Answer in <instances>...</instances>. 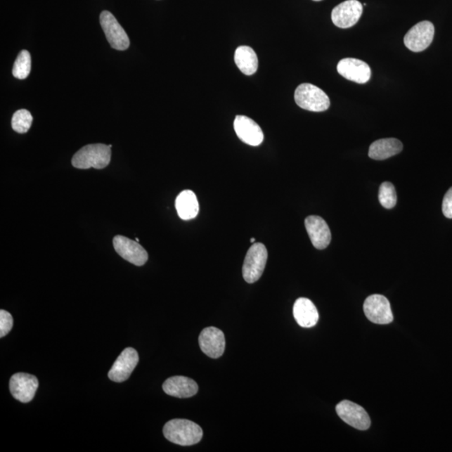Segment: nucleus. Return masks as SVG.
I'll return each instance as SVG.
<instances>
[{
    "mask_svg": "<svg viewBox=\"0 0 452 452\" xmlns=\"http://www.w3.org/2000/svg\"><path fill=\"white\" fill-rule=\"evenodd\" d=\"M235 63L240 71L247 76L257 72L258 69V58L256 52L249 46L237 48L235 53Z\"/></svg>",
    "mask_w": 452,
    "mask_h": 452,
    "instance_id": "nucleus-21",
    "label": "nucleus"
},
{
    "mask_svg": "<svg viewBox=\"0 0 452 452\" xmlns=\"http://www.w3.org/2000/svg\"><path fill=\"white\" fill-rule=\"evenodd\" d=\"M363 311L367 318L376 324H389L394 319L389 300L379 294L367 298L363 304Z\"/></svg>",
    "mask_w": 452,
    "mask_h": 452,
    "instance_id": "nucleus-7",
    "label": "nucleus"
},
{
    "mask_svg": "<svg viewBox=\"0 0 452 452\" xmlns=\"http://www.w3.org/2000/svg\"><path fill=\"white\" fill-rule=\"evenodd\" d=\"M200 349L209 358L221 357L226 349L224 332L217 328L209 327L201 332L199 337Z\"/></svg>",
    "mask_w": 452,
    "mask_h": 452,
    "instance_id": "nucleus-13",
    "label": "nucleus"
},
{
    "mask_svg": "<svg viewBox=\"0 0 452 452\" xmlns=\"http://www.w3.org/2000/svg\"><path fill=\"white\" fill-rule=\"evenodd\" d=\"M234 129L241 141L251 146H259L264 140L261 127L247 116H236Z\"/></svg>",
    "mask_w": 452,
    "mask_h": 452,
    "instance_id": "nucleus-15",
    "label": "nucleus"
},
{
    "mask_svg": "<svg viewBox=\"0 0 452 452\" xmlns=\"http://www.w3.org/2000/svg\"><path fill=\"white\" fill-rule=\"evenodd\" d=\"M179 217L183 221H190L198 216L200 212L199 201L194 192L183 191L175 201Z\"/></svg>",
    "mask_w": 452,
    "mask_h": 452,
    "instance_id": "nucleus-20",
    "label": "nucleus"
},
{
    "mask_svg": "<svg viewBox=\"0 0 452 452\" xmlns=\"http://www.w3.org/2000/svg\"><path fill=\"white\" fill-rule=\"evenodd\" d=\"M306 230L315 248L323 250L331 243L330 229L324 219L320 217L311 216L305 219Z\"/></svg>",
    "mask_w": 452,
    "mask_h": 452,
    "instance_id": "nucleus-16",
    "label": "nucleus"
},
{
    "mask_svg": "<svg viewBox=\"0 0 452 452\" xmlns=\"http://www.w3.org/2000/svg\"><path fill=\"white\" fill-rule=\"evenodd\" d=\"M14 324L12 315L6 310L0 311V337H6Z\"/></svg>",
    "mask_w": 452,
    "mask_h": 452,
    "instance_id": "nucleus-25",
    "label": "nucleus"
},
{
    "mask_svg": "<svg viewBox=\"0 0 452 452\" xmlns=\"http://www.w3.org/2000/svg\"><path fill=\"white\" fill-rule=\"evenodd\" d=\"M434 36L432 22L422 21L412 27L403 38L405 46L411 51L421 52L431 46Z\"/></svg>",
    "mask_w": 452,
    "mask_h": 452,
    "instance_id": "nucleus-6",
    "label": "nucleus"
},
{
    "mask_svg": "<svg viewBox=\"0 0 452 452\" xmlns=\"http://www.w3.org/2000/svg\"><path fill=\"white\" fill-rule=\"evenodd\" d=\"M337 415L345 423L361 431H366L370 427L371 420L366 410L361 406L349 401H343L336 406Z\"/></svg>",
    "mask_w": 452,
    "mask_h": 452,
    "instance_id": "nucleus-8",
    "label": "nucleus"
},
{
    "mask_svg": "<svg viewBox=\"0 0 452 452\" xmlns=\"http://www.w3.org/2000/svg\"><path fill=\"white\" fill-rule=\"evenodd\" d=\"M111 148L112 145L103 143L86 145L73 156L72 164L75 168L80 169H103L111 161Z\"/></svg>",
    "mask_w": 452,
    "mask_h": 452,
    "instance_id": "nucleus-2",
    "label": "nucleus"
},
{
    "mask_svg": "<svg viewBox=\"0 0 452 452\" xmlns=\"http://www.w3.org/2000/svg\"><path fill=\"white\" fill-rule=\"evenodd\" d=\"M293 315L298 325L306 328L314 327L319 319L318 311L313 302L305 297L298 298L295 302Z\"/></svg>",
    "mask_w": 452,
    "mask_h": 452,
    "instance_id": "nucleus-18",
    "label": "nucleus"
},
{
    "mask_svg": "<svg viewBox=\"0 0 452 452\" xmlns=\"http://www.w3.org/2000/svg\"><path fill=\"white\" fill-rule=\"evenodd\" d=\"M314 1H321V0H314Z\"/></svg>",
    "mask_w": 452,
    "mask_h": 452,
    "instance_id": "nucleus-28",
    "label": "nucleus"
},
{
    "mask_svg": "<svg viewBox=\"0 0 452 452\" xmlns=\"http://www.w3.org/2000/svg\"><path fill=\"white\" fill-rule=\"evenodd\" d=\"M294 99L298 107L306 111L321 112L330 107V100L325 92L310 83L298 86Z\"/></svg>",
    "mask_w": 452,
    "mask_h": 452,
    "instance_id": "nucleus-3",
    "label": "nucleus"
},
{
    "mask_svg": "<svg viewBox=\"0 0 452 452\" xmlns=\"http://www.w3.org/2000/svg\"><path fill=\"white\" fill-rule=\"evenodd\" d=\"M363 14V4L358 0H347L332 11V20L337 27L348 29L358 23Z\"/></svg>",
    "mask_w": 452,
    "mask_h": 452,
    "instance_id": "nucleus-9",
    "label": "nucleus"
},
{
    "mask_svg": "<svg viewBox=\"0 0 452 452\" xmlns=\"http://www.w3.org/2000/svg\"><path fill=\"white\" fill-rule=\"evenodd\" d=\"M164 434L167 440L174 444L188 446L199 443L203 437V431L193 421L175 419L165 424Z\"/></svg>",
    "mask_w": 452,
    "mask_h": 452,
    "instance_id": "nucleus-1",
    "label": "nucleus"
},
{
    "mask_svg": "<svg viewBox=\"0 0 452 452\" xmlns=\"http://www.w3.org/2000/svg\"><path fill=\"white\" fill-rule=\"evenodd\" d=\"M39 381L36 376L18 373L13 375L10 380V389L13 397L22 403H28L32 401L37 389Z\"/></svg>",
    "mask_w": 452,
    "mask_h": 452,
    "instance_id": "nucleus-11",
    "label": "nucleus"
},
{
    "mask_svg": "<svg viewBox=\"0 0 452 452\" xmlns=\"http://www.w3.org/2000/svg\"><path fill=\"white\" fill-rule=\"evenodd\" d=\"M251 243H254V238H252V239H251Z\"/></svg>",
    "mask_w": 452,
    "mask_h": 452,
    "instance_id": "nucleus-27",
    "label": "nucleus"
},
{
    "mask_svg": "<svg viewBox=\"0 0 452 452\" xmlns=\"http://www.w3.org/2000/svg\"><path fill=\"white\" fill-rule=\"evenodd\" d=\"M379 200L385 209H392L397 203L396 188L392 183L385 182L381 184L379 191Z\"/></svg>",
    "mask_w": 452,
    "mask_h": 452,
    "instance_id": "nucleus-24",
    "label": "nucleus"
},
{
    "mask_svg": "<svg viewBox=\"0 0 452 452\" xmlns=\"http://www.w3.org/2000/svg\"><path fill=\"white\" fill-rule=\"evenodd\" d=\"M33 117L28 110L20 109L13 115L11 125L12 129L18 134L27 133L32 127Z\"/></svg>",
    "mask_w": 452,
    "mask_h": 452,
    "instance_id": "nucleus-23",
    "label": "nucleus"
},
{
    "mask_svg": "<svg viewBox=\"0 0 452 452\" xmlns=\"http://www.w3.org/2000/svg\"><path fill=\"white\" fill-rule=\"evenodd\" d=\"M337 72L347 80L364 84L370 80L371 69L364 61L355 58L341 60L337 65Z\"/></svg>",
    "mask_w": 452,
    "mask_h": 452,
    "instance_id": "nucleus-14",
    "label": "nucleus"
},
{
    "mask_svg": "<svg viewBox=\"0 0 452 452\" xmlns=\"http://www.w3.org/2000/svg\"><path fill=\"white\" fill-rule=\"evenodd\" d=\"M100 24L113 49L125 51L129 47V36L111 12L104 11L101 13Z\"/></svg>",
    "mask_w": 452,
    "mask_h": 452,
    "instance_id": "nucleus-5",
    "label": "nucleus"
},
{
    "mask_svg": "<svg viewBox=\"0 0 452 452\" xmlns=\"http://www.w3.org/2000/svg\"><path fill=\"white\" fill-rule=\"evenodd\" d=\"M30 71H32V56L28 51H21L17 56L14 67H13V76L20 79V80H24L28 77Z\"/></svg>",
    "mask_w": 452,
    "mask_h": 452,
    "instance_id": "nucleus-22",
    "label": "nucleus"
},
{
    "mask_svg": "<svg viewBox=\"0 0 452 452\" xmlns=\"http://www.w3.org/2000/svg\"><path fill=\"white\" fill-rule=\"evenodd\" d=\"M403 144L397 138H382L370 145L368 156L375 160L389 159L401 153Z\"/></svg>",
    "mask_w": 452,
    "mask_h": 452,
    "instance_id": "nucleus-19",
    "label": "nucleus"
},
{
    "mask_svg": "<svg viewBox=\"0 0 452 452\" xmlns=\"http://www.w3.org/2000/svg\"><path fill=\"white\" fill-rule=\"evenodd\" d=\"M115 251L124 260L135 266H141L147 262L148 254L138 241H134L122 235H117L113 239Z\"/></svg>",
    "mask_w": 452,
    "mask_h": 452,
    "instance_id": "nucleus-10",
    "label": "nucleus"
},
{
    "mask_svg": "<svg viewBox=\"0 0 452 452\" xmlns=\"http://www.w3.org/2000/svg\"><path fill=\"white\" fill-rule=\"evenodd\" d=\"M442 212L446 218L452 219V187L446 192L443 200Z\"/></svg>",
    "mask_w": 452,
    "mask_h": 452,
    "instance_id": "nucleus-26",
    "label": "nucleus"
},
{
    "mask_svg": "<svg viewBox=\"0 0 452 452\" xmlns=\"http://www.w3.org/2000/svg\"><path fill=\"white\" fill-rule=\"evenodd\" d=\"M163 389L171 396L190 398L198 392L199 386L194 380L188 377L174 376L164 382Z\"/></svg>",
    "mask_w": 452,
    "mask_h": 452,
    "instance_id": "nucleus-17",
    "label": "nucleus"
},
{
    "mask_svg": "<svg viewBox=\"0 0 452 452\" xmlns=\"http://www.w3.org/2000/svg\"><path fill=\"white\" fill-rule=\"evenodd\" d=\"M267 257H269V253L264 245L262 243L252 245L245 256L243 267L245 282L254 283L261 278L265 270Z\"/></svg>",
    "mask_w": 452,
    "mask_h": 452,
    "instance_id": "nucleus-4",
    "label": "nucleus"
},
{
    "mask_svg": "<svg viewBox=\"0 0 452 452\" xmlns=\"http://www.w3.org/2000/svg\"><path fill=\"white\" fill-rule=\"evenodd\" d=\"M138 361L137 351L133 348L125 349L113 363L108 373V378L117 383L126 381L138 366Z\"/></svg>",
    "mask_w": 452,
    "mask_h": 452,
    "instance_id": "nucleus-12",
    "label": "nucleus"
}]
</instances>
